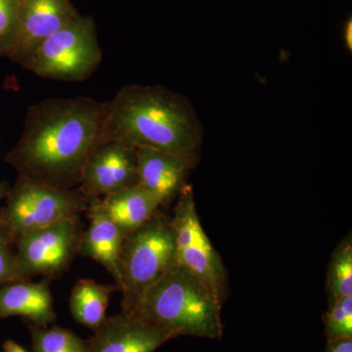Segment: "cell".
I'll return each mask as SVG.
<instances>
[{
    "instance_id": "8992f818",
    "label": "cell",
    "mask_w": 352,
    "mask_h": 352,
    "mask_svg": "<svg viewBox=\"0 0 352 352\" xmlns=\"http://www.w3.org/2000/svg\"><path fill=\"white\" fill-rule=\"evenodd\" d=\"M6 199V206L0 208V222L15 239L34 229L80 215L88 207L87 199L78 190L20 175Z\"/></svg>"
},
{
    "instance_id": "3957f363",
    "label": "cell",
    "mask_w": 352,
    "mask_h": 352,
    "mask_svg": "<svg viewBox=\"0 0 352 352\" xmlns=\"http://www.w3.org/2000/svg\"><path fill=\"white\" fill-rule=\"evenodd\" d=\"M222 305L212 292L178 263L145 292L132 315L175 335L220 340Z\"/></svg>"
},
{
    "instance_id": "9a60e30c",
    "label": "cell",
    "mask_w": 352,
    "mask_h": 352,
    "mask_svg": "<svg viewBox=\"0 0 352 352\" xmlns=\"http://www.w3.org/2000/svg\"><path fill=\"white\" fill-rule=\"evenodd\" d=\"M97 201L103 212L124 233L142 226L162 206L156 196L139 184Z\"/></svg>"
},
{
    "instance_id": "2e32d148",
    "label": "cell",
    "mask_w": 352,
    "mask_h": 352,
    "mask_svg": "<svg viewBox=\"0 0 352 352\" xmlns=\"http://www.w3.org/2000/svg\"><path fill=\"white\" fill-rule=\"evenodd\" d=\"M117 286L98 283L94 280L82 279L72 289L69 307L76 322L85 327L97 330L107 319L106 312L110 296Z\"/></svg>"
},
{
    "instance_id": "9c48e42d",
    "label": "cell",
    "mask_w": 352,
    "mask_h": 352,
    "mask_svg": "<svg viewBox=\"0 0 352 352\" xmlns=\"http://www.w3.org/2000/svg\"><path fill=\"white\" fill-rule=\"evenodd\" d=\"M138 184L136 149L108 140L90 155L78 191L87 200L100 199Z\"/></svg>"
},
{
    "instance_id": "ba28073f",
    "label": "cell",
    "mask_w": 352,
    "mask_h": 352,
    "mask_svg": "<svg viewBox=\"0 0 352 352\" xmlns=\"http://www.w3.org/2000/svg\"><path fill=\"white\" fill-rule=\"evenodd\" d=\"M80 215L22 234L16 239L15 256L25 278H56L68 270L80 252Z\"/></svg>"
},
{
    "instance_id": "30bf717a",
    "label": "cell",
    "mask_w": 352,
    "mask_h": 352,
    "mask_svg": "<svg viewBox=\"0 0 352 352\" xmlns=\"http://www.w3.org/2000/svg\"><path fill=\"white\" fill-rule=\"evenodd\" d=\"M78 15L71 0H20L17 43L10 59L25 67L41 43Z\"/></svg>"
},
{
    "instance_id": "d6986e66",
    "label": "cell",
    "mask_w": 352,
    "mask_h": 352,
    "mask_svg": "<svg viewBox=\"0 0 352 352\" xmlns=\"http://www.w3.org/2000/svg\"><path fill=\"white\" fill-rule=\"evenodd\" d=\"M324 324L328 340L352 338V296L329 300Z\"/></svg>"
},
{
    "instance_id": "44dd1931",
    "label": "cell",
    "mask_w": 352,
    "mask_h": 352,
    "mask_svg": "<svg viewBox=\"0 0 352 352\" xmlns=\"http://www.w3.org/2000/svg\"><path fill=\"white\" fill-rule=\"evenodd\" d=\"M15 242L10 231L0 222V287L27 279L21 272L16 261Z\"/></svg>"
},
{
    "instance_id": "ffe728a7",
    "label": "cell",
    "mask_w": 352,
    "mask_h": 352,
    "mask_svg": "<svg viewBox=\"0 0 352 352\" xmlns=\"http://www.w3.org/2000/svg\"><path fill=\"white\" fill-rule=\"evenodd\" d=\"M20 0H0V57L10 58L16 47Z\"/></svg>"
},
{
    "instance_id": "4fadbf2b",
    "label": "cell",
    "mask_w": 352,
    "mask_h": 352,
    "mask_svg": "<svg viewBox=\"0 0 352 352\" xmlns=\"http://www.w3.org/2000/svg\"><path fill=\"white\" fill-rule=\"evenodd\" d=\"M87 215L89 226L82 231L80 254L94 259L107 270L120 284V256L124 233L99 206L97 199L88 200Z\"/></svg>"
},
{
    "instance_id": "7c38bea8",
    "label": "cell",
    "mask_w": 352,
    "mask_h": 352,
    "mask_svg": "<svg viewBox=\"0 0 352 352\" xmlns=\"http://www.w3.org/2000/svg\"><path fill=\"white\" fill-rule=\"evenodd\" d=\"M138 184L156 196L162 205L170 203L184 185L195 163L166 153L136 148Z\"/></svg>"
},
{
    "instance_id": "5bb4252c",
    "label": "cell",
    "mask_w": 352,
    "mask_h": 352,
    "mask_svg": "<svg viewBox=\"0 0 352 352\" xmlns=\"http://www.w3.org/2000/svg\"><path fill=\"white\" fill-rule=\"evenodd\" d=\"M53 296L47 281L29 279L0 287V319L21 316L32 325L48 327L56 320Z\"/></svg>"
},
{
    "instance_id": "7402d4cb",
    "label": "cell",
    "mask_w": 352,
    "mask_h": 352,
    "mask_svg": "<svg viewBox=\"0 0 352 352\" xmlns=\"http://www.w3.org/2000/svg\"><path fill=\"white\" fill-rule=\"evenodd\" d=\"M326 352H352V338H337L328 340Z\"/></svg>"
},
{
    "instance_id": "603a6c76",
    "label": "cell",
    "mask_w": 352,
    "mask_h": 352,
    "mask_svg": "<svg viewBox=\"0 0 352 352\" xmlns=\"http://www.w3.org/2000/svg\"><path fill=\"white\" fill-rule=\"evenodd\" d=\"M344 41L347 50H352V19L349 17L344 25Z\"/></svg>"
},
{
    "instance_id": "6da1fadb",
    "label": "cell",
    "mask_w": 352,
    "mask_h": 352,
    "mask_svg": "<svg viewBox=\"0 0 352 352\" xmlns=\"http://www.w3.org/2000/svg\"><path fill=\"white\" fill-rule=\"evenodd\" d=\"M106 113L107 102L89 97L38 102L28 110L22 135L6 162L20 176L73 189L90 155L105 142Z\"/></svg>"
},
{
    "instance_id": "5b68a950",
    "label": "cell",
    "mask_w": 352,
    "mask_h": 352,
    "mask_svg": "<svg viewBox=\"0 0 352 352\" xmlns=\"http://www.w3.org/2000/svg\"><path fill=\"white\" fill-rule=\"evenodd\" d=\"M102 51L91 17L78 16L46 39L24 68L62 82H82L98 69Z\"/></svg>"
},
{
    "instance_id": "cb8c5ba5",
    "label": "cell",
    "mask_w": 352,
    "mask_h": 352,
    "mask_svg": "<svg viewBox=\"0 0 352 352\" xmlns=\"http://www.w3.org/2000/svg\"><path fill=\"white\" fill-rule=\"evenodd\" d=\"M2 349H3V352H28L20 344H18L17 342L10 340H6L4 342Z\"/></svg>"
},
{
    "instance_id": "277c9868",
    "label": "cell",
    "mask_w": 352,
    "mask_h": 352,
    "mask_svg": "<svg viewBox=\"0 0 352 352\" xmlns=\"http://www.w3.org/2000/svg\"><path fill=\"white\" fill-rule=\"evenodd\" d=\"M175 263L170 217L157 210L142 226L124 234L120 256L122 311L131 314L145 292Z\"/></svg>"
},
{
    "instance_id": "ac0fdd59",
    "label": "cell",
    "mask_w": 352,
    "mask_h": 352,
    "mask_svg": "<svg viewBox=\"0 0 352 352\" xmlns=\"http://www.w3.org/2000/svg\"><path fill=\"white\" fill-rule=\"evenodd\" d=\"M34 352H87V342L68 329L30 325Z\"/></svg>"
},
{
    "instance_id": "e0dca14e",
    "label": "cell",
    "mask_w": 352,
    "mask_h": 352,
    "mask_svg": "<svg viewBox=\"0 0 352 352\" xmlns=\"http://www.w3.org/2000/svg\"><path fill=\"white\" fill-rule=\"evenodd\" d=\"M326 289L329 300L352 296L351 236H347L333 252L329 265Z\"/></svg>"
},
{
    "instance_id": "7a4b0ae2",
    "label": "cell",
    "mask_w": 352,
    "mask_h": 352,
    "mask_svg": "<svg viewBox=\"0 0 352 352\" xmlns=\"http://www.w3.org/2000/svg\"><path fill=\"white\" fill-rule=\"evenodd\" d=\"M197 163L203 129L188 99L161 85L124 87L107 102L105 141Z\"/></svg>"
},
{
    "instance_id": "d4e9b609",
    "label": "cell",
    "mask_w": 352,
    "mask_h": 352,
    "mask_svg": "<svg viewBox=\"0 0 352 352\" xmlns=\"http://www.w3.org/2000/svg\"><path fill=\"white\" fill-rule=\"evenodd\" d=\"M9 189H10V186H9L8 183L6 182H0V201L6 198Z\"/></svg>"
},
{
    "instance_id": "8fae6325",
    "label": "cell",
    "mask_w": 352,
    "mask_h": 352,
    "mask_svg": "<svg viewBox=\"0 0 352 352\" xmlns=\"http://www.w3.org/2000/svg\"><path fill=\"white\" fill-rule=\"evenodd\" d=\"M87 342V352H154L175 335L135 315L107 317Z\"/></svg>"
},
{
    "instance_id": "52a82bcc",
    "label": "cell",
    "mask_w": 352,
    "mask_h": 352,
    "mask_svg": "<svg viewBox=\"0 0 352 352\" xmlns=\"http://www.w3.org/2000/svg\"><path fill=\"white\" fill-rule=\"evenodd\" d=\"M177 196L175 214L170 219L175 263L195 275L223 305L227 292L226 267L201 226L193 187L183 185Z\"/></svg>"
}]
</instances>
